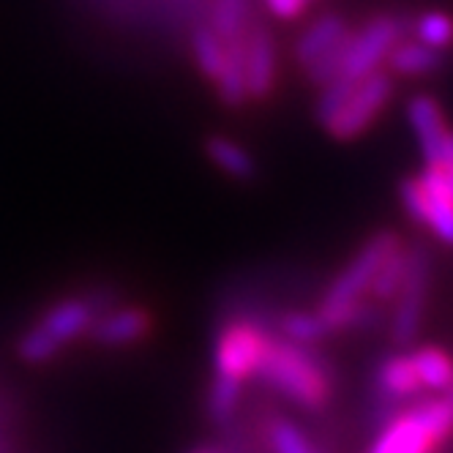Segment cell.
<instances>
[{"mask_svg": "<svg viewBox=\"0 0 453 453\" xmlns=\"http://www.w3.org/2000/svg\"><path fill=\"white\" fill-rule=\"evenodd\" d=\"M254 377L268 385L273 394L309 412L322 410L334 396V372L314 352V347L293 344L281 336H271Z\"/></svg>", "mask_w": 453, "mask_h": 453, "instance_id": "cell-1", "label": "cell"}, {"mask_svg": "<svg viewBox=\"0 0 453 453\" xmlns=\"http://www.w3.org/2000/svg\"><path fill=\"white\" fill-rule=\"evenodd\" d=\"M399 246H402V238L394 230L372 235L358 249V254L342 268V273L328 284L322 303L317 309V317L328 334L366 326L369 309L364 306V296L369 293V284L374 273L380 271V265L385 263V257L396 251Z\"/></svg>", "mask_w": 453, "mask_h": 453, "instance_id": "cell-2", "label": "cell"}, {"mask_svg": "<svg viewBox=\"0 0 453 453\" xmlns=\"http://www.w3.org/2000/svg\"><path fill=\"white\" fill-rule=\"evenodd\" d=\"M453 437V399L440 394L399 410L380 426L369 453H437Z\"/></svg>", "mask_w": 453, "mask_h": 453, "instance_id": "cell-3", "label": "cell"}, {"mask_svg": "<svg viewBox=\"0 0 453 453\" xmlns=\"http://www.w3.org/2000/svg\"><path fill=\"white\" fill-rule=\"evenodd\" d=\"M404 34H407V19L394 17V14L374 17L361 30H352L349 47H347L342 72L336 80L361 82L364 77L380 72V66L388 60L391 50L399 42H404Z\"/></svg>", "mask_w": 453, "mask_h": 453, "instance_id": "cell-4", "label": "cell"}, {"mask_svg": "<svg viewBox=\"0 0 453 453\" xmlns=\"http://www.w3.org/2000/svg\"><path fill=\"white\" fill-rule=\"evenodd\" d=\"M429 279H432V254L424 243H415L407 249V276L394 298V317H391V339L399 347L415 342L424 326V309L429 296Z\"/></svg>", "mask_w": 453, "mask_h": 453, "instance_id": "cell-5", "label": "cell"}, {"mask_svg": "<svg viewBox=\"0 0 453 453\" xmlns=\"http://www.w3.org/2000/svg\"><path fill=\"white\" fill-rule=\"evenodd\" d=\"M391 96H394V80L388 72L380 69V72L364 77L358 85L349 90V96L344 99V104L336 110V115L328 120L326 132L334 140H342V142L361 137L366 128L380 118L385 104L391 102Z\"/></svg>", "mask_w": 453, "mask_h": 453, "instance_id": "cell-6", "label": "cell"}, {"mask_svg": "<svg viewBox=\"0 0 453 453\" xmlns=\"http://www.w3.org/2000/svg\"><path fill=\"white\" fill-rule=\"evenodd\" d=\"M271 342V334L251 319L230 322L216 342V374L233 377L243 382L254 374L257 364L265 355V347Z\"/></svg>", "mask_w": 453, "mask_h": 453, "instance_id": "cell-7", "label": "cell"}, {"mask_svg": "<svg viewBox=\"0 0 453 453\" xmlns=\"http://www.w3.org/2000/svg\"><path fill=\"white\" fill-rule=\"evenodd\" d=\"M243 69H246L249 99H257V102L268 99L276 85V42L263 22L249 25L246 30Z\"/></svg>", "mask_w": 453, "mask_h": 453, "instance_id": "cell-8", "label": "cell"}, {"mask_svg": "<svg viewBox=\"0 0 453 453\" xmlns=\"http://www.w3.org/2000/svg\"><path fill=\"white\" fill-rule=\"evenodd\" d=\"M407 118H410V128L418 140V148L426 161V167L440 165V153H442L445 137L450 132L445 126V112H442L440 102L434 96L418 93L407 102Z\"/></svg>", "mask_w": 453, "mask_h": 453, "instance_id": "cell-9", "label": "cell"}, {"mask_svg": "<svg viewBox=\"0 0 453 453\" xmlns=\"http://www.w3.org/2000/svg\"><path fill=\"white\" fill-rule=\"evenodd\" d=\"M153 328L150 311L145 309H112L102 319H93L90 339L104 347H126L145 339Z\"/></svg>", "mask_w": 453, "mask_h": 453, "instance_id": "cell-10", "label": "cell"}, {"mask_svg": "<svg viewBox=\"0 0 453 453\" xmlns=\"http://www.w3.org/2000/svg\"><path fill=\"white\" fill-rule=\"evenodd\" d=\"M420 180L426 188V226L437 241L453 246V194L442 178V170L437 165L424 167Z\"/></svg>", "mask_w": 453, "mask_h": 453, "instance_id": "cell-11", "label": "cell"}, {"mask_svg": "<svg viewBox=\"0 0 453 453\" xmlns=\"http://www.w3.org/2000/svg\"><path fill=\"white\" fill-rule=\"evenodd\" d=\"M347 30H349V25L344 22V17L334 14V12L319 14V17L303 30L301 39H298L296 47H293V55H296V60H298V66H301V69H309L322 52H328L334 44H339V42L347 36Z\"/></svg>", "mask_w": 453, "mask_h": 453, "instance_id": "cell-12", "label": "cell"}, {"mask_svg": "<svg viewBox=\"0 0 453 453\" xmlns=\"http://www.w3.org/2000/svg\"><path fill=\"white\" fill-rule=\"evenodd\" d=\"M96 314L90 311V306L82 298H69L60 301L52 309H47V314L42 317L39 326L60 344H66L77 336H82L90 326H93Z\"/></svg>", "mask_w": 453, "mask_h": 453, "instance_id": "cell-13", "label": "cell"}, {"mask_svg": "<svg viewBox=\"0 0 453 453\" xmlns=\"http://www.w3.org/2000/svg\"><path fill=\"white\" fill-rule=\"evenodd\" d=\"M243 50H246V34L238 39L224 42V63L216 77L219 96L226 107H241L246 104V69H243Z\"/></svg>", "mask_w": 453, "mask_h": 453, "instance_id": "cell-14", "label": "cell"}, {"mask_svg": "<svg viewBox=\"0 0 453 453\" xmlns=\"http://www.w3.org/2000/svg\"><path fill=\"white\" fill-rule=\"evenodd\" d=\"M388 69L399 77H426L442 66V52L420 42H399L388 55Z\"/></svg>", "mask_w": 453, "mask_h": 453, "instance_id": "cell-15", "label": "cell"}, {"mask_svg": "<svg viewBox=\"0 0 453 453\" xmlns=\"http://www.w3.org/2000/svg\"><path fill=\"white\" fill-rule=\"evenodd\" d=\"M412 369L418 374V382L420 388H426V391H434V394H442L445 388L450 385L453 380V358L442 349V347H418L412 355Z\"/></svg>", "mask_w": 453, "mask_h": 453, "instance_id": "cell-16", "label": "cell"}, {"mask_svg": "<svg viewBox=\"0 0 453 453\" xmlns=\"http://www.w3.org/2000/svg\"><path fill=\"white\" fill-rule=\"evenodd\" d=\"M241 402V382L233 377L216 374L211 380V391H208V402H205V415L213 426H230L235 410Z\"/></svg>", "mask_w": 453, "mask_h": 453, "instance_id": "cell-17", "label": "cell"}, {"mask_svg": "<svg viewBox=\"0 0 453 453\" xmlns=\"http://www.w3.org/2000/svg\"><path fill=\"white\" fill-rule=\"evenodd\" d=\"M249 25H251V4L249 0H213L211 30L221 42L243 36L249 30Z\"/></svg>", "mask_w": 453, "mask_h": 453, "instance_id": "cell-18", "label": "cell"}, {"mask_svg": "<svg viewBox=\"0 0 453 453\" xmlns=\"http://www.w3.org/2000/svg\"><path fill=\"white\" fill-rule=\"evenodd\" d=\"M208 156L216 167H221L226 175H233V178H241V180H249L254 178L257 173V165H254V158L249 150H243L238 142L233 140H226V137H211L208 145H205Z\"/></svg>", "mask_w": 453, "mask_h": 453, "instance_id": "cell-19", "label": "cell"}, {"mask_svg": "<svg viewBox=\"0 0 453 453\" xmlns=\"http://www.w3.org/2000/svg\"><path fill=\"white\" fill-rule=\"evenodd\" d=\"M265 442L271 453H322L314 440L287 418H273L265 426Z\"/></svg>", "mask_w": 453, "mask_h": 453, "instance_id": "cell-20", "label": "cell"}, {"mask_svg": "<svg viewBox=\"0 0 453 453\" xmlns=\"http://www.w3.org/2000/svg\"><path fill=\"white\" fill-rule=\"evenodd\" d=\"M404 276H407V249L402 243L396 251L385 257V263L380 265V271L369 284V293L374 296V301H394L404 284Z\"/></svg>", "mask_w": 453, "mask_h": 453, "instance_id": "cell-21", "label": "cell"}, {"mask_svg": "<svg viewBox=\"0 0 453 453\" xmlns=\"http://www.w3.org/2000/svg\"><path fill=\"white\" fill-rule=\"evenodd\" d=\"M279 334H281V339L293 342V344H303V347H314L322 336H328V331L319 322L317 311H287V314H281Z\"/></svg>", "mask_w": 453, "mask_h": 453, "instance_id": "cell-22", "label": "cell"}, {"mask_svg": "<svg viewBox=\"0 0 453 453\" xmlns=\"http://www.w3.org/2000/svg\"><path fill=\"white\" fill-rule=\"evenodd\" d=\"M191 50L197 58V66L208 80H216L224 63V42L213 34L211 25H200L191 36Z\"/></svg>", "mask_w": 453, "mask_h": 453, "instance_id": "cell-23", "label": "cell"}, {"mask_svg": "<svg viewBox=\"0 0 453 453\" xmlns=\"http://www.w3.org/2000/svg\"><path fill=\"white\" fill-rule=\"evenodd\" d=\"M412 34H415V42L442 52L448 44H453V19L442 12H426L415 19Z\"/></svg>", "mask_w": 453, "mask_h": 453, "instance_id": "cell-24", "label": "cell"}, {"mask_svg": "<svg viewBox=\"0 0 453 453\" xmlns=\"http://www.w3.org/2000/svg\"><path fill=\"white\" fill-rule=\"evenodd\" d=\"M60 347L63 344L55 342L42 326L25 331L19 336V342H17V352H19V358L25 364H47V361H52L55 355L60 352Z\"/></svg>", "mask_w": 453, "mask_h": 453, "instance_id": "cell-25", "label": "cell"}, {"mask_svg": "<svg viewBox=\"0 0 453 453\" xmlns=\"http://www.w3.org/2000/svg\"><path fill=\"white\" fill-rule=\"evenodd\" d=\"M399 197H402L404 213L415 224L426 226V188H424V180H420V175L404 178L399 183Z\"/></svg>", "mask_w": 453, "mask_h": 453, "instance_id": "cell-26", "label": "cell"}, {"mask_svg": "<svg viewBox=\"0 0 453 453\" xmlns=\"http://www.w3.org/2000/svg\"><path fill=\"white\" fill-rule=\"evenodd\" d=\"M437 167L442 170V178H445V183H448V188L453 194V132H448V137H445V145H442Z\"/></svg>", "mask_w": 453, "mask_h": 453, "instance_id": "cell-27", "label": "cell"}, {"mask_svg": "<svg viewBox=\"0 0 453 453\" xmlns=\"http://www.w3.org/2000/svg\"><path fill=\"white\" fill-rule=\"evenodd\" d=\"M191 453H221L219 448H197V450H191Z\"/></svg>", "mask_w": 453, "mask_h": 453, "instance_id": "cell-28", "label": "cell"}]
</instances>
